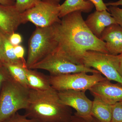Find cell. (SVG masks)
Segmentation results:
<instances>
[{
  "label": "cell",
  "instance_id": "cell-14",
  "mask_svg": "<svg viewBox=\"0 0 122 122\" xmlns=\"http://www.w3.org/2000/svg\"><path fill=\"white\" fill-rule=\"evenodd\" d=\"M94 7V5L89 1L84 0H66L59 7V17L62 18L68 14L76 11L87 13L91 12Z\"/></svg>",
  "mask_w": 122,
  "mask_h": 122
},
{
  "label": "cell",
  "instance_id": "cell-2",
  "mask_svg": "<svg viewBox=\"0 0 122 122\" xmlns=\"http://www.w3.org/2000/svg\"><path fill=\"white\" fill-rule=\"evenodd\" d=\"M25 115L39 122H70L72 115L70 107L60 101L58 92L51 87L45 91L30 90Z\"/></svg>",
  "mask_w": 122,
  "mask_h": 122
},
{
  "label": "cell",
  "instance_id": "cell-33",
  "mask_svg": "<svg viewBox=\"0 0 122 122\" xmlns=\"http://www.w3.org/2000/svg\"><path fill=\"white\" fill-rule=\"evenodd\" d=\"M120 103H121V104H122V101H121V102H119Z\"/></svg>",
  "mask_w": 122,
  "mask_h": 122
},
{
  "label": "cell",
  "instance_id": "cell-32",
  "mask_svg": "<svg viewBox=\"0 0 122 122\" xmlns=\"http://www.w3.org/2000/svg\"><path fill=\"white\" fill-rule=\"evenodd\" d=\"M3 34L0 30V49L2 51V52L3 47Z\"/></svg>",
  "mask_w": 122,
  "mask_h": 122
},
{
  "label": "cell",
  "instance_id": "cell-3",
  "mask_svg": "<svg viewBox=\"0 0 122 122\" xmlns=\"http://www.w3.org/2000/svg\"><path fill=\"white\" fill-rule=\"evenodd\" d=\"M30 90L11 76L5 81L0 93V122H4L18 111L27 108Z\"/></svg>",
  "mask_w": 122,
  "mask_h": 122
},
{
  "label": "cell",
  "instance_id": "cell-23",
  "mask_svg": "<svg viewBox=\"0 0 122 122\" xmlns=\"http://www.w3.org/2000/svg\"><path fill=\"white\" fill-rule=\"evenodd\" d=\"M70 122H100L94 117L91 116L84 117L78 115L76 113L72 115Z\"/></svg>",
  "mask_w": 122,
  "mask_h": 122
},
{
  "label": "cell",
  "instance_id": "cell-10",
  "mask_svg": "<svg viewBox=\"0 0 122 122\" xmlns=\"http://www.w3.org/2000/svg\"><path fill=\"white\" fill-rule=\"evenodd\" d=\"M89 91L94 97L109 105H113L122 100V85L112 83L108 79L96 83Z\"/></svg>",
  "mask_w": 122,
  "mask_h": 122
},
{
  "label": "cell",
  "instance_id": "cell-5",
  "mask_svg": "<svg viewBox=\"0 0 122 122\" xmlns=\"http://www.w3.org/2000/svg\"><path fill=\"white\" fill-rule=\"evenodd\" d=\"M85 72L49 76L51 86L57 92L74 90L86 92L96 83L107 79L100 72L91 75Z\"/></svg>",
  "mask_w": 122,
  "mask_h": 122
},
{
  "label": "cell",
  "instance_id": "cell-17",
  "mask_svg": "<svg viewBox=\"0 0 122 122\" xmlns=\"http://www.w3.org/2000/svg\"><path fill=\"white\" fill-rule=\"evenodd\" d=\"M4 66L6 68L10 76L15 81L24 87L30 89L26 78L27 67L21 65L8 63H5Z\"/></svg>",
  "mask_w": 122,
  "mask_h": 122
},
{
  "label": "cell",
  "instance_id": "cell-8",
  "mask_svg": "<svg viewBox=\"0 0 122 122\" xmlns=\"http://www.w3.org/2000/svg\"><path fill=\"white\" fill-rule=\"evenodd\" d=\"M29 69L45 70L49 72L50 76H52L80 72L92 73L99 72L94 69L73 63L55 52L45 57Z\"/></svg>",
  "mask_w": 122,
  "mask_h": 122
},
{
  "label": "cell",
  "instance_id": "cell-25",
  "mask_svg": "<svg viewBox=\"0 0 122 122\" xmlns=\"http://www.w3.org/2000/svg\"><path fill=\"white\" fill-rule=\"evenodd\" d=\"M9 39L13 46L19 45L22 41V38L20 34L13 33L9 36Z\"/></svg>",
  "mask_w": 122,
  "mask_h": 122
},
{
  "label": "cell",
  "instance_id": "cell-9",
  "mask_svg": "<svg viewBox=\"0 0 122 122\" xmlns=\"http://www.w3.org/2000/svg\"><path fill=\"white\" fill-rule=\"evenodd\" d=\"M61 102L74 109L78 115L84 117L91 116L93 101L86 96L85 92L74 90L58 92Z\"/></svg>",
  "mask_w": 122,
  "mask_h": 122
},
{
  "label": "cell",
  "instance_id": "cell-24",
  "mask_svg": "<svg viewBox=\"0 0 122 122\" xmlns=\"http://www.w3.org/2000/svg\"><path fill=\"white\" fill-rule=\"evenodd\" d=\"M10 75L4 66H0V91L3 83L7 80Z\"/></svg>",
  "mask_w": 122,
  "mask_h": 122
},
{
  "label": "cell",
  "instance_id": "cell-22",
  "mask_svg": "<svg viewBox=\"0 0 122 122\" xmlns=\"http://www.w3.org/2000/svg\"><path fill=\"white\" fill-rule=\"evenodd\" d=\"M4 122H39L33 119L27 117L25 115H21L18 112Z\"/></svg>",
  "mask_w": 122,
  "mask_h": 122
},
{
  "label": "cell",
  "instance_id": "cell-6",
  "mask_svg": "<svg viewBox=\"0 0 122 122\" xmlns=\"http://www.w3.org/2000/svg\"><path fill=\"white\" fill-rule=\"evenodd\" d=\"M119 56L88 51L82 58V65L93 68L110 81L117 82L122 86V77L118 71Z\"/></svg>",
  "mask_w": 122,
  "mask_h": 122
},
{
  "label": "cell",
  "instance_id": "cell-11",
  "mask_svg": "<svg viewBox=\"0 0 122 122\" xmlns=\"http://www.w3.org/2000/svg\"><path fill=\"white\" fill-rule=\"evenodd\" d=\"M24 24L22 13L13 5L0 4V30L9 36L15 32L21 24Z\"/></svg>",
  "mask_w": 122,
  "mask_h": 122
},
{
  "label": "cell",
  "instance_id": "cell-28",
  "mask_svg": "<svg viewBox=\"0 0 122 122\" xmlns=\"http://www.w3.org/2000/svg\"><path fill=\"white\" fill-rule=\"evenodd\" d=\"M105 5L107 6H119V5H122V0H119L117 1H111V2H109L107 3H105Z\"/></svg>",
  "mask_w": 122,
  "mask_h": 122
},
{
  "label": "cell",
  "instance_id": "cell-21",
  "mask_svg": "<svg viewBox=\"0 0 122 122\" xmlns=\"http://www.w3.org/2000/svg\"><path fill=\"white\" fill-rule=\"evenodd\" d=\"M108 11L114 18L116 23L122 28V9L117 6H109Z\"/></svg>",
  "mask_w": 122,
  "mask_h": 122
},
{
  "label": "cell",
  "instance_id": "cell-19",
  "mask_svg": "<svg viewBox=\"0 0 122 122\" xmlns=\"http://www.w3.org/2000/svg\"><path fill=\"white\" fill-rule=\"evenodd\" d=\"M41 0H16L15 5L21 13L33 7Z\"/></svg>",
  "mask_w": 122,
  "mask_h": 122
},
{
  "label": "cell",
  "instance_id": "cell-4",
  "mask_svg": "<svg viewBox=\"0 0 122 122\" xmlns=\"http://www.w3.org/2000/svg\"><path fill=\"white\" fill-rule=\"evenodd\" d=\"M57 46L53 25L36 27L29 41L28 52L26 61L27 68L29 69L45 57L54 52Z\"/></svg>",
  "mask_w": 122,
  "mask_h": 122
},
{
  "label": "cell",
  "instance_id": "cell-12",
  "mask_svg": "<svg viewBox=\"0 0 122 122\" xmlns=\"http://www.w3.org/2000/svg\"><path fill=\"white\" fill-rule=\"evenodd\" d=\"M106 43L109 54L117 55L122 53V28L117 24L107 26L100 38Z\"/></svg>",
  "mask_w": 122,
  "mask_h": 122
},
{
  "label": "cell",
  "instance_id": "cell-18",
  "mask_svg": "<svg viewBox=\"0 0 122 122\" xmlns=\"http://www.w3.org/2000/svg\"><path fill=\"white\" fill-rule=\"evenodd\" d=\"M3 37L2 52L5 64H17L27 67L26 63L18 59L16 56L14 52V46L11 44L9 41L8 36L3 34Z\"/></svg>",
  "mask_w": 122,
  "mask_h": 122
},
{
  "label": "cell",
  "instance_id": "cell-27",
  "mask_svg": "<svg viewBox=\"0 0 122 122\" xmlns=\"http://www.w3.org/2000/svg\"><path fill=\"white\" fill-rule=\"evenodd\" d=\"M14 48L15 54L18 59L26 63L24 58L25 51L23 46L19 45L14 46Z\"/></svg>",
  "mask_w": 122,
  "mask_h": 122
},
{
  "label": "cell",
  "instance_id": "cell-7",
  "mask_svg": "<svg viewBox=\"0 0 122 122\" xmlns=\"http://www.w3.org/2000/svg\"><path fill=\"white\" fill-rule=\"evenodd\" d=\"M61 0H41L22 13L24 24L29 21L36 27H46L59 22Z\"/></svg>",
  "mask_w": 122,
  "mask_h": 122
},
{
  "label": "cell",
  "instance_id": "cell-31",
  "mask_svg": "<svg viewBox=\"0 0 122 122\" xmlns=\"http://www.w3.org/2000/svg\"><path fill=\"white\" fill-rule=\"evenodd\" d=\"M5 64V61L3 56V53L0 49V66H4Z\"/></svg>",
  "mask_w": 122,
  "mask_h": 122
},
{
  "label": "cell",
  "instance_id": "cell-13",
  "mask_svg": "<svg viewBox=\"0 0 122 122\" xmlns=\"http://www.w3.org/2000/svg\"><path fill=\"white\" fill-rule=\"evenodd\" d=\"M85 22L91 32L99 39L106 27L117 24L111 14L106 10L95 11L89 15Z\"/></svg>",
  "mask_w": 122,
  "mask_h": 122
},
{
  "label": "cell",
  "instance_id": "cell-16",
  "mask_svg": "<svg viewBox=\"0 0 122 122\" xmlns=\"http://www.w3.org/2000/svg\"><path fill=\"white\" fill-rule=\"evenodd\" d=\"M112 105L106 103L94 97L91 109V115L100 122H111Z\"/></svg>",
  "mask_w": 122,
  "mask_h": 122
},
{
  "label": "cell",
  "instance_id": "cell-15",
  "mask_svg": "<svg viewBox=\"0 0 122 122\" xmlns=\"http://www.w3.org/2000/svg\"><path fill=\"white\" fill-rule=\"evenodd\" d=\"M26 78L30 89L38 91H45L50 89L49 77L35 70L27 68Z\"/></svg>",
  "mask_w": 122,
  "mask_h": 122
},
{
  "label": "cell",
  "instance_id": "cell-29",
  "mask_svg": "<svg viewBox=\"0 0 122 122\" xmlns=\"http://www.w3.org/2000/svg\"><path fill=\"white\" fill-rule=\"evenodd\" d=\"M15 3L14 0H0V4L5 5H13Z\"/></svg>",
  "mask_w": 122,
  "mask_h": 122
},
{
  "label": "cell",
  "instance_id": "cell-20",
  "mask_svg": "<svg viewBox=\"0 0 122 122\" xmlns=\"http://www.w3.org/2000/svg\"><path fill=\"white\" fill-rule=\"evenodd\" d=\"M111 122H122V105L119 102L112 105Z\"/></svg>",
  "mask_w": 122,
  "mask_h": 122
},
{
  "label": "cell",
  "instance_id": "cell-30",
  "mask_svg": "<svg viewBox=\"0 0 122 122\" xmlns=\"http://www.w3.org/2000/svg\"><path fill=\"white\" fill-rule=\"evenodd\" d=\"M119 62L118 71L119 74L122 77V53L119 55Z\"/></svg>",
  "mask_w": 122,
  "mask_h": 122
},
{
  "label": "cell",
  "instance_id": "cell-26",
  "mask_svg": "<svg viewBox=\"0 0 122 122\" xmlns=\"http://www.w3.org/2000/svg\"><path fill=\"white\" fill-rule=\"evenodd\" d=\"M86 1H89L94 5L96 8V11L108 10V8L103 0H84Z\"/></svg>",
  "mask_w": 122,
  "mask_h": 122
},
{
  "label": "cell",
  "instance_id": "cell-1",
  "mask_svg": "<svg viewBox=\"0 0 122 122\" xmlns=\"http://www.w3.org/2000/svg\"><path fill=\"white\" fill-rule=\"evenodd\" d=\"M61 18L53 25L57 43L55 52L78 65H82L83 55L88 51L109 54L106 42L88 28L81 12H72Z\"/></svg>",
  "mask_w": 122,
  "mask_h": 122
}]
</instances>
